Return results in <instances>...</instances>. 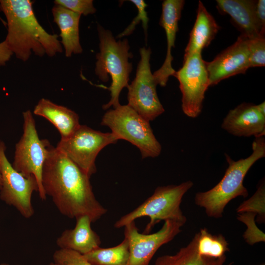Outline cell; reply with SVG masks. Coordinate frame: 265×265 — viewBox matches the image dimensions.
<instances>
[{"mask_svg": "<svg viewBox=\"0 0 265 265\" xmlns=\"http://www.w3.org/2000/svg\"><path fill=\"white\" fill-rule=\"evenodd\" d=\"M139 53L135 77L127 87V105L150 122L163 113L164 109L158 98L157 84L151 71V50L144 47L139 49Z\"/></svg>", "mask_w": 265, "mask_h": 265, "instance_id": "9", "label": "cell"}, {"mask_svg": "<svg viewBox=\"0 0 265 265\" xmlns=\"http://www.w3.org/2000/svg\"><path fill=\"white\" fill-rule=\"evenodd\" d=\"M54 3L81 15L93 14L96 11L92 0H55Z\"/></svg>", "mask_w": 265, "mask_h": 265, "instance_id": "29", "label": "cell"}, {"mask_svg": "<svg viewBox=\"0 0 265 265\" xmlns=\"http://www.w3.org/2000/svg\"><path fill=\"white\" fill-rule=\"evenodd\" d=\"M197 235V250L200 255L218 258L229 251V244L222 235H212L206 228L201 229Z\"/></svg>", "mask_w": 265, "mask_h": 265, "instance_id": "23", "label": "cell"}, {"mask_svg": "<svg viewBox=\"0 0 265 265\" xmlns=\"http://www.w3.org/2000/svg\"><path fill=\"white\" fill-rule=\"evenodd\" d=\"M220 27L213 16L199 1L195 24L185 51L184 57L195 53H201L214 39Z\"/></svg>", "mask_w": 265, "mask_h": 265, "instance_id": "20", "label": "cell"}, {"mask_svg": "<svg viewBox=\"0 0 265 265\" xmlns=\"http://www.w3.org/2000/svg\"><path fill=\"white\" fill-rule=\"evenodd\" d=\"M13 54L5 40L0 43V66L5 65Z\"/></svg>", "mask_w": 265, "mask_h": 265, "instance_id": "30", "label": "cell"}, {"mask_svg": "<svg viewBox=\"0 0 265 265\" xmlns=\"http://www.w3.org/2000/svg\"><path fill=\"white\" fill-rule=\"evenodd\" d=\"M0 265H10L7 263H3L0 264Z\"/></svg>", "mask_w": 265, "mask_h": 265, "instance_id": "34", "label": "cell"}, {"mask_svg": "<svg viewBox=\"0 0 265 265\" xmlns=\"http://www.w3.org/2000/svg\"><path fill=\"white\" fill-rule=\"evenodd\" d=\"M130 1L133 3L137 8L138 14L129 26L121 33L118 34L116 38H121L124 36L130 35L133 32L136 26L139 23V21H141L142 27L145 34V38H146L148 23L149 22V18L146 11V7L147 6V5L143 0H131Z\"/></svg>", "mask_w": 265, "mask_h": 265, "instance_id": "26", "label": "cell"}, {"mask_svg": "<svg viewBox=\"0 0 265 265\" xmlns=\"http://www.w3.org/2000/svg\"><path fill=\"white\" fill-rule=\"evenodd\" d=\"M256 214L252 212L239 213L238 220L243 222L247 226V229L243 234V238L246 242L253 245L260 241H265V234L257 226L255 217Z\"/></svg>", "mask_w": 265, "mask_h": 265, "instance_id": "25", "label": "cell"}, {"mask_svg": "<svg viewBox=\"0 0 265 265\" xmlns=\"http://www.w3.org/2000/svg\"><path fill=\"white\" fill-rule=\"evenodd\" d=\"M256 14L262 27L265 29V0H257Z\"/></svg>", "mask_w": 265, "mask_h": 265, "instance_id": "31", "label": "cell"}, {"mask_svg": "<svg viewBox=\"0 0 265 265\" xmlns=\"http://www.w3.org/2000/svg\"><path fill=\"white\" fill-rule=\"evenodd\" d=\"M249 63L250 67H263L265 64V38L261 36L250 39Z\"/></svg>", "mask_w": 265, "mask_h": 265, "instance_id": "27", "label": "cell"}, {"mask_svg": "<svg viewBox=\"0 0 265 265\" xmlns=\"http://www.w3.org/2000/svg\"><path fill=\"white\" fill-rule=\"evenodd\" d=\"M191 181L178 185L157 187L153 194L130 212L115 222L116 228L125 225L142 217H149L150 221L143 233L149 234L155 225L162 220H172L184 224L186 221L180 205L185 194L193 186Z\"/></svg>", "mask_w": 265, "mask_h": 265, "instance_id": "5", "label": "cell"}, {"mask_svg": "<svg viewBox=\"0 0 265 265\" xmlns=\"http://www.w3.org/2000/svg\"><path fill=\"white\" fill-rule=\"evenodd\" d=\"M118 140L112 132H103L80 125L70 137L60 139L56 148L91 177L97 171L95 159L99 153Z\"/></svg>", "mask_w": 265, "mask_h": 265, "instance_id": "8", "label": "cell"}, {"mask_svg": "<svg viewBox=\"0 0 265 265\" xmlns=\"http://www.w3.org/2000/svg\"><path fill=\"white\" fill-rule=\"evenodd\" d=\"M252 148V153L248 157L236 161L226 154L228 166L220 181L212 189L196 194V205L204 208L208 216L221 217L230 201L237 197L246 198L248 195V190L243 186V180L252 166L265 156L264 136L255 137Z\"/></svg>", "mask_w": 265, "mask_h": 265, "instance_id": "3", "label": "cell"}, {"mask_svg": "<svg viewBox=\"0 0 265 265\" xmlns=\"http://www.w3.org/2000/svg\"><path fill=\"white\" fill-rule=\"evenodd\" d=\"M100 52L96 54L95 74L103 82H107L109 76L111 83L108 88L111 98L103 106L107 109L112 106L115 108L120 104L119 97L122 90L128 87L130 76L132 69L129 59L133 57L130 52V45L127 39L116 41L111 32L98 25Z\"/></svg>", "mask_w": 265, "mask_h": 265, "instance_id": "4", "label": "cell"}, {"mask_svg": "<svg viewBox=\"0 0 265 265\" xmlns=\"http://www.w3.org/2000/svg\"><path fill=\"white\" fill-rule=\"evenodd\" d=\"M101 125L109 127L118 140L124 139L136 146L142 159L156 158L161 151L149 122L129 106L120 105L104 115Z\"/></svg>", "mask_w": 265, "mask_h": 265, "instance_id": "6", "label": "cell"}, {"mask_svg": "<svg viewBox=\"0 0 265 265\" xmlns=\"http://www.w3.org/2000/svg\"><path fill=\"white\" fill-rule=\"evenodd\" d=\"M221 128L236 136H263L265 134V114L261 112L258 105L243 103L228 112Z\"/></svg>", "mask_w": 265, "mask_h": 265, "instance_id": "14", "label": "cell"}, {"mask_svg": "<svg viewBox=\"0 0 265 265\" xmlns=\"http://www.w3.org/2000/svg\"><path fill=\"white\" fill-rule=\"evenodd\" d=\"M265 185L263 182L257 190L247 200L244 201L237 209V212H252L258 215L257 222L265 221Z\"/></svg>", "mask_w": 265, "mask_h": 265, "instance_id": "24", "label": "cell"}, {"mask_svg": "<svg viewBox=\"0 0 265 265\" xmlns=\"http://www.w3.org/2000/svg\"><path fill=\"white\" fill-rule=\"evenodd\" d=\"M198 235H195L186 246L183 247L174 255L159 257L154 265H232L225 264L226 256L212 258L200 255L197 250Z\"/></svg>", "mask_w": 265, "mask_h": 265, "instance_id": "21", "label": "cell"}, {"mask_svg": "<svg viewBox=\"0 0 265 265\" xmlns=\"http://www.w3.org/2000/svg\"><path fill=\"white\" fill-rule=\"evenodd\" d=\"M184 4L183 0H165L162 4L159 25L164 28L166 35V55L161 67L153 74L156 84L161 86H165L169 78L174 76L176 72L172 66L173 58L171 51L175 46L178 22L181 18Z\"/></svg>", "mask_w": 265, "mask_h": 265, "instance_id": "15", "label": "cell"}, {"mask_svg": "<svg viewBox=\"0 0 265 265\" xmlns=\"http://www.w3.org/2000/svg\"><path fill=\"white\" fill-rule=\"evenodd\" d=\"M33 113L52 123L59 132L60 139L70 137L80 125L77 113L45 98L39 101L34 108Z\"/></svg>", "mask_w": 265, "mask_h": 265, "instance_id": "18", "label": "cell"}, {"mask_svg": "<svg viewBox=\"0 0 265 265\" xmlns=\"http://www.w3.org/2000/svg\"><path fill=\"white\" fill-rule=\"evenodd\" d=\"M30 0H0V10L6 19L4 40L18 59L26 61L32 53L50 57L63 52L57 34L48 33L38 22Z\"/></svg>", "mask_w": 265, "mask_h": 265, "instance_id": "2", "label": "cell"}, {"mask_svg": "<svg viewBox=\"0 0 265 265\" xmlns=\"http://www.w3.org/2000/svg\"><path fill=\"white\" fill-rule=\"evenodd\" d=\"M184 224L172 220H166L161 228L153 234L139 232L135 221L125 225L124 238L129 245L130 256L127 265H149L157 250L173 240L181 232Z\"/></svg>", "mask_w": 265, "mask_h": 265, "instance_id": "12", "label": "cell"}, {"mask_svg": "<svg viewBox=\"0 0 265 265\" xmlns=\"http://www.w3.org/2000/svg\"><path fill=\"white\" fill-rule=\"evenodd\" d=\"M23 134L16 144L13 168L25 177L34 176L38 186V193L42 200H46L42 175L44 163L51 145L47 139H40L36 129L35 122L30 110L23 113Z\"/></svg>", "mask_w": 265, "mask_h": 265, "instance_id": "7", "label": "cell"}, {"mask_svg": "<svg viewBox=\"0 0 265 265\" xmlns=\"http://www.w3.org/2000/svg\"><path fill=\"white\" fill-rule=\"evenodd\" d=\"M91 265H127L129 245L127 238L116 246L109 248L100 247L82 255Z\"/></svg>", "mask_w": 265, "mask_h": 265, "instance_id": "22", "label": "cell"}, {"mask_svg": "<svg viewBox=\"0 0 265 265\" xmlns=\"http://www.w3.org/2000/svg\"><path fill=\"white\" fill-rule=\"evenodd\" d=\"M76 219L74 228L64 230L57 238L56 243L60 249L72 250L81 255L100 247V236L92 229L90 218L86 215Z\"/></svg>", "mask_w": 265, "mask_h": 265, "instance_id": "17", "label": "cell"}, {"mask_svg": "<svg viewBox=\"0 0 265 265\" xmlns=\"http://www.w3.org/2000/svg\"><path fill=\"white\" fill-rule=\"evenodd\" d=\"M53 21L58 26L66 57L80 54L82 49L80 42L79 23L81 15L62 6L55 4L52 8Z\"/></svg>", "mask_w": 265, "mask_h": 265, "instance_id": "19", "label": "cell"}, {"mask_svg": "<svg viewBox=\"0 0 265 265\" xmlns=\"http://www.w3.org/2000/svg\"><path fill=\"white\" fill-rule=\"evenodd\" d=\"M90 177L56 147L50 146L43 167L42 186L62 214L70 218L86 215L95 222L106 213L95 196Z\"/></svg>", "mask_w": 265, "mask_h": 265, "instance_id": "1", "label": "cell"}, {"mask_svg": "<svg viewBox=\"0 0 265 265\" xmlns=\"http://www.w3.org/2000/svg\"><path fill=\"white\" fill-rule=\"evenodd\" d=\"M216 8L222 14H228L232 22L249 39L265 36L256 14L257 0H217Z\"/></svg>", "mask_w": 265, "mask_h": 265, "instance_id": "16", "label": "cell"}, {"mask_svg": "<svg viewBox=\"0 0 265 265\" xmlns=\"http://www.w3.org/2000/svg\"><path fill=\"white\" fill-rule=\"evenodd\" d=\"M1 167H0V190L1 187Z\"/></svg>", "mask_w": 265, "mask_h": 265, "instance_id": "32", "label": "cell"}, {"mask_svg": "<svg viewBox=\"0 0 265 265\" xmlns=\"http://www.w3.org/2000/svg\"><path fill=\"white\" fill-rule=\"evenodd\" d=\"M53 262L60 265H91L82 255L70 250L59 249L53 255Z\"/></svg>", "mask_w": 265, "mask_h": 265, "instance_id": "28", "label": "cell"}, {"mask_svg": "<svg viewBox=\"0 0 265 265\" xmlns=\"http://www.w3.org/2000/svg\"><path fill=\"white\" fill-rule=\"evenodd\" d=\"M48 265H60L55 262H52L51 263H50L49 264H48Z\"/></svg>", "mask_w": 265, "mask_h": 265, "instance_id": "33", "label": "cell"}, {"mask_svg": "<svg viewBox=\"0 0 265 265\" xmlns=\"http://www.w3.org/2000/svg\"><path fill=\"white\" fill-rule=\"evenodd\" d=\"M249 43L250 39L241 34L233 45L212 61L206 62L209 86L233 76L244 74L250 68Z\"/></svg>", "mask_w": 265, "mask_h": 265, "instance_id": "13", "label": "cell"}, {"mask_svg": "<svg viewBox=\"0 0 265 265\" xmlns=\"http://www.w3.org/2000/svg\"><path fill=\"white\" fill-rule=\"evenodd\" d=\"M5 149L4 143L0 141L2 180L0 198L14 207L23 217L29 218L34 213L31 196L34 191H38L37 180L34 176L26 178L15 170L6 156Z\"/></svg>", "mask_w": 265, "mask_h": 265, "instance_id": "11", "label": "cell"}, {"mask_svg": "<svg viewBox=\"0 0 265 265\" xmlns=\"http://www.w3.org/2000/svg\"><path fill=\"white\" fill-rule=\"evenodd\" d=\"M174 77L178 80L182 93V108L188 117L196 118L201 113L206 90L209 86L206 62L201 53L184 58L183 65Z\"/></svg>", "mask_w": 265, "mask_h": 265, "instance_id": "10", "label": "cell"}]
</instances>
